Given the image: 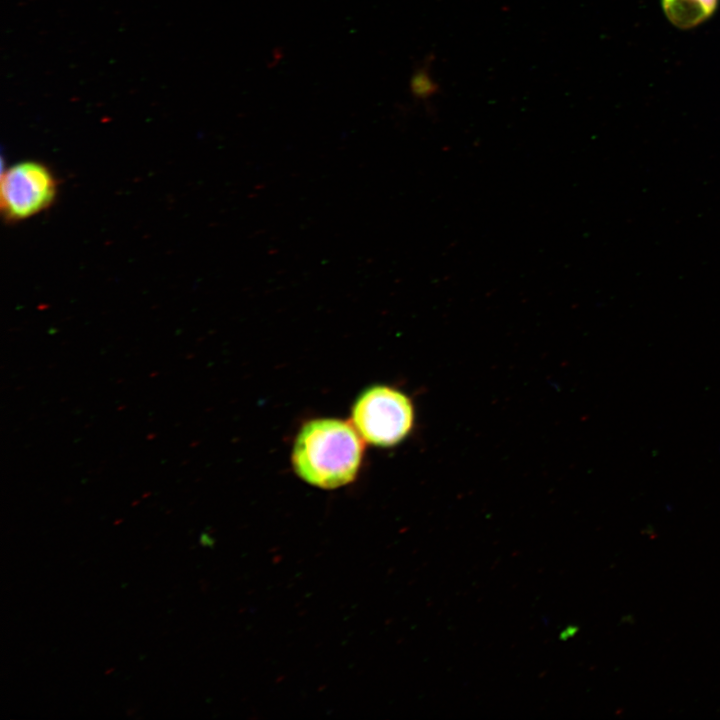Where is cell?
Returning <instances> with one entry per match:
<instances>
[{"label": "cell", "instance_id": "cell-1", "mask_svg": "<svg viewBox=\"0 0 720 720\" xmlns=\"http://www.w3.org/2000/svg\"><path fill=\"white\" fill-rule=\"evenodd\" d=\"M362 438L349 423L339 419H315L296 436L292 464L305 482L324 489L353 481L363 456Z\"/></svg>", "mask_w": 720, "mask_h": 720}, {"label": "cell", "instance_id": "cell-2", "mask_svg": "<svg viewBox=\"0 0 720 720\" xmlns=\"http://www.w3.org/2000/svg\"><path fill=\"white\" fill-rule=\"evenodd\" d=\"M352 424L366 442L394 446L410 433L414 407L403 392L375 385L364 390L353 404Z\"/></svg>", "mask_w": 720, "mask_h": 720}, {"label": "cell", "instance_id": "cell-3", "mask_svg": "<svg viewBox=\"0 0 720 720\" xmlns=\"http://www.w3.org/2000/svg\"><path fill=\"white\" fill-rule=\"evenodd\" d=\"M56 194L54 176L39 162L11 166L1 180V209L9 220H21L47 208Z\"/></svg>", "mask_w": 720, "mask_h": 720}, {"label": "cell", "instance_id": "cell-4", "mask_svg": "<svg viewBox=\"0 0 720 720\" xmlns=\"http://www.w3.org/2000/svg\"><path fill=\"white\" fill-rule=\"evenodd\" d=\"M719 0H662L667 19L676 27L690 29L703 23L716 10Z\"/></svg>", "mask_w": 720, "mask_h": 720}, {"label": "cell", "instance_id": "cell-5", "mask_svg": "<svg viewBox=\"0 0 720 720\" xmlns=\"http://www.w3.org/2000/svg\"><path fill=\"white\" fill-rule=\"evenodd\" d=\"M431 57L415 66L409 81V92L418 102H427L439 93V84L431 73Z\"/></svg>", "mask_w": 720, "mask_h": 720}]
</instances>
